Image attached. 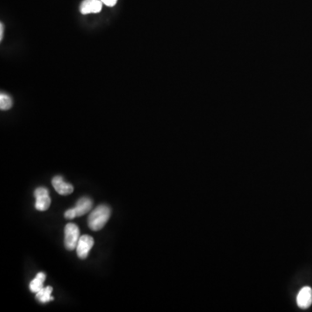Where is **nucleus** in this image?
<instances>
[{
	"instance_id": "nucleus-1",
	"label": "nucleus",
	"mask_w": 312,
	"mask_h": 312,
	"mask_svg": "<svg viewBox=\"0 0 312 312\" xmlns=\"http://www.w3.org/2000/svg\"><path fill=\"white\" fill-rule=\"evenodd\" d=\"M111 210L105 205H101L96 207L89 214L88 225L92 231L97 232L103 229L107 222L110 220Z\"/></svg>"
},
{
	"instance_id": "nucleus-2",
	"label": "nucleus",
	"mask_w": 312,
	"mask_h": 312,
	"mask_svg": "<svg viewBox=\"0 0 312 312\" xmlns=\"http://www.w3.org/2000/svg\"><path fill=\"white\" fill-rule=\"evenodd\" d=\"M93 201L89 198H81L76 202V206L71 209L67 210L64 213V217L67 220H73L76 217L85 215L92 209Z\"/></svg>"
},
{
	"instance_id": "nucleus-3",
	"label": "nucleus",
	"mask_w": 312,
	"mask_h": 312,
	"mask_svg": "<svg viewBox=\"0 0 312 312\" xmlns=\"http://www.w3.org/2000/svg\"><path fill=\"white\" fill-rule=\"evenodd\" d=\"M80 239V230L76 224H67L64 228V245L66 249L72 250L76 249Z\"/></svg>"
},
{
	"instance_id": "nucleus-4",
	"label": "nucleus",
	"mask_w": 312,
	"mask_h": 312,
	"mask_svg": "<svg viewBox=\"0 0 312 312\" xmlns=\"http://www.w3.org/2000/svg\"><path fill=\"white\" fill-rule=\"evenodd\" d=\"M34 195L36 198V209L38 211H46L48 209L52 203L48 189L40 187L35 190Z\"/></svg>"
},
{
	"instance_id": "nucleus-5",
	"label": "nucleus",
	"mask_w": 312,
	"mask_h": 312,
	"mask_svg": "<svg viewBox=\"0 0 312 312\" xmlns=\"http://www.w3.org/2000/svg\"><path fill=\"white\" fill-rule=\"evenodd\" d=\"M94 246V240L89 235H82L80 237L76 246V253L81 259H85L88 257L89 251Z\"/></svg>"
},
{
	"instance_id": "nucleus-6",
	"label": "nucleus",
	"mask_w": 312,
	"mask_h": 312,
	"mask_svg": "<svg viewBox=\"0 0 312 312\" xmlns=\"http://www.w3.org/2000/svg\"><path fill=\"white\" fill-rule=\"evenodd\" d=\"M297 304L301 309H308L312 305V289L306 286L300 290L297 297Z\"/></svg>"
},
{
	"instance_id": "nucleus-7",
	"label": "nucleus",
	"mask_w": 312,
	"mask_h": 312,
	"mask_svg": "<svg viewBox=\"0 0 312 312\" xmlns=\"http://www.w3.org/2000/svg\"><path fill=\"white\" fill-rule=\"evenodd\" d=\"M52 185L56 191L61 195H69L74 191L73 186L64 182L62 176H55L52 179Z\"/></svg>"
},
{
	"instance_id": "nucleus-8",
	"label": "nucleus",
	"mask_w": 312,
	"mask_h": 312,
	"mask_svg": "<svg viewBox=\"0 0 312 312\" xmlns=\"http://www.w3.org/2000/svg\"><path fill=\"white\" fill-rule=\"evenodd\" d=\"M103 9V2L101 0H83L80 6L81 13H98Z\"/></svg>"
},
{
	"instance_id": "nucleus-9",
	"label": "nucleus",
	"mask_w": 312,
	"mask_h": 312,
	"mask_svg": "<svg viewBox=\"0 0 312 312\" xmlns=\"http://www.w3.org/2000/svg\"><path fill=\"white\" fill-rule=\"evenodd\" d=\"M46 275L44 272H39L36 276V278L30 283V290L31 292L37 293L41 289L44 288V282L45 281Z\"/></svg>"
},
{
	"instance_id": "nucleus-10",
	"label": "nucleus",
	"mask_w": 312,
	"mask_h": 312,
	"mask_svg": "<svg viewBox=\"0 0 312 312\" xmlns=\"http://www.w3.org/2000/svg\"><path fill=\"white\" fill-rule=\"evenodd\" d=\"M52 291H53V289L51 286L44 287L39 292L36 293L37 294L36 299H38L39 302L43 303V304L50 302V301H53L54 298L52 297Z\"/></svg>"
},
{
	"instance_id": "nucleus-11",
	"label": "nucleus",
	"mask_w": 312,
	"mask_h": 312,
	"mask_svg": "<svg viewBox=\"0 0 312 312\" xmlns=\"http://www.w3.org/2000/svg\"><path fill=\"white\" fill-rule=\"evenodd\" d=\"M12 107V99L7 94L2 93L0 95V109L2 110H10Z\"/></svg>"
},
{
	"instance_id": "nucleus-12",
	"label": "nucleus",
	"mask_w": 312,
	"mask_h": 312,
	"mask_svg": "<svg viewBox=\"0 0 312 312\" xmlns=\"http://www.w3.org/2000/svg\"><path fill=\"white\" fill-rule=\"evenodd\" d=\"M103 3H104L107 6H115L117 3V0H101Z\"/></svg>"
},
{
	"instance_id": "nucleus-13",
	"label": "nucleus",
	"mask_w": 312,
	"mask_h": 312,
	"mask_svg": "<svg viewBox=\"0 0 312 312\" xmlns=\"http://www.w3.org/2000/svg\"><path fill=\"white\" fill-rule=\"evenodd\" d=\"M3 24H0V40L3 39Z\"/></svg>"
}]
</instances>
